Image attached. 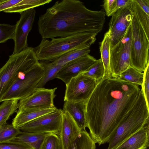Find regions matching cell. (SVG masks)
Masks as SVG:
<instances>
[{
	"instance_id": "cell-22",
	"label": "cell",
	"mask_w": 149,
	"mask_h": 149,
	"mask_svg": "<svg viewBox=\"0 0 149 149\" xmlns=\"http://www.w3.org/2000/svg\"><path fill=\"white\" fill-rule=\"evenodd\" d=\"M90 47L70 51L53 60L51 62L63 66L68 63L84 56L90 52Z\"/></svg>"
},
{
	"instance_id": "cell-11",
	"label": "cell",
	"mask_w": 149,
	"mask_h": 149,
	"mask_svg": "<svg viewBox=\"0 0 149 149\" xmlns=\"http://www.w3.org/2000/svg\"><path fill=\"white\" fill-rule=\"evenodd\" d=\"M130 7L121 8L111 16L108 30L110 32V49L120 41L131 24L132 13Z\"/></svg>"
},
{
	"instance_id": "cell-27",
	"label": "cell",
	"mask_w": 149,
	"mask_h": 149,
	"mask_svg": "<svg viewBox=\"0 0 149 149\" xmlns=\"http://www.w3.org/2000/svg\"><path fill=\"white\" fill-rule=\"evenodd\" d=\"M143 77V72L130 66L122 73L118 79L141 86Z\"/></svg>"
},
{
	"instance_id": "cell-34",
	"label": "cell",
	"mask_w": 149,
	"mask_h": 149,
	"mask_svg": "<svg viewBox=\"0 0 149 149\" xmlns=\"http://www.w3.org/2000/svg\"><path fill=\"white\" fill-rule=\"evenodd\" d=\"M102 6L105 15L108 17L111 16L116 12V0H104Z\"/></svg>"
},
{
	"instance_id": "cell-36",
	"label": "cell",
	"mask_w": 149,
	"mask_h": 149,
	"mask_svg": "<svg viewBox=\"0 0 149 149\" xmlns=\"http://www.w3.org/2000/svg\"><path fill=\"white\" fill-rule=\"evenodd\" d=\"M133 0H116V10L123 8H129L132 4Z\"/></svg>"
},
{
	"instance_id": "cell-8",
	"label": "cell",
	"mask_w": 149,
	"mask_h": 149,
	"mask_svg": "<svg viewBox=\"0 0 149 149\" xmlns=\"http://www.w3.org/2000/svg\"><path fill=\"white\" fill-rule=\"evenodd\" d=\"M44 72L39 62L22 79H17L2 98L1 102L10 100H20L27 97L37 88Z\"/></svg>"
},
{
	"instance_id": "cell-31",
	"label": "cell",
	"mask_w": 149,
	"mask_h": 149,
	"mask_svg": "<svg viewBox=\"0 0 149 149\" xmlns=\"http://www.w3.org/2000/svg\"><path fill=\"white\" fill-rule=\"evenodd\" d=\"M15 29V25L0 24V43L13 39Z\"/></svg>"
},
{
	"instance_id": "cell-18",
	"label": "cell",
	"mask_w": 149,
	"mask_h": 149,
	"mask_svg": "<svg viewBox=\"0 0 149 149\" xmlns=\"http://www.w3.org/2000/svg\"><path fill=\"white\" fill-rule=\"evenodd\" d=\"M86 102L65 101L63 112L68 113L82 130L86 127L85 110Z\"/></svg>"
},
{
	"instance_id": "cell-3",
	"label": "cell",
	"mask_w": 149,
	"mask_h": 149,
	"mask_svg": "<svg viewBox=\"0 0 149 149\" xmlns=\"http://www.w3.org/2000/svg\"><path fill=\"white\" fill-rule=\"evenodd\" d=\"M97 34L82 33L51 40L42 39L33 49L39 61H51L70 51L90 47L95 42Z\"/></svg>"
},
{
	"instance_id": "cell-28",
	"label": "cell",
	"mask_w": 149,
	"mask_h": 149,
	"mask_svg": "<svg viewBox=\"0 0 149 149\" xmlns=\"http://www.w3.org/2000/svg\"><path fill=\"white\" fill-rule=\"evenodd\" d=\"M104 73V69L102 62L100 58L96 60L85 72L83 74L95 79L98 82L102 78Z\"/></svg>"
},
{
	"instance_id": "cell-19",
	"label": "cell",
	"mask_w": 149,
	"mask_h": 149,
	"mask_svg": "<svg viewBox=\"0 0 149 149\" xmlns=\"http://www.w3.org/2000/svg\"><path fill=\"white\" fill-rule=\"evenodd\" d=\"M50 133H36L22 132L12 140L26 144L33 149H40L46 136Z\"/></svg>"
},
{
	"instance_id": "cell-10",
	"label": "cell",
	"mask_w": 149,
	"mask_h": 149,
	"mask_svg": "<svg viewBox=\"0 0 149 149\" xmlns=\"http://www.w3.org/2000/svg\"><path fill=\"white\" fill-rule=\"evenodd\" d=\"M63 111L61 109L43 115L26 123L20 128L22 132L36 133H52L58 136Z\"/></svg>"
},
{
	"instance_id": "cell-4",
	"label": "cell",
	"mask_w": 149,
	"mask_h": 149,
	"mask_svg": "<svg viewBox=\"0 0 149 149\" xmlns=\"http://www.w3.org/2000/svg\"><path fill=\"white\" fill-rule=\"evenodd\" d=\"M148 124L149 108L143 94L111 135L107 149H115Z\"/></svg>"
},
{
	"instance_id": "cell-1",
	"label": "cell",
	"mask_w": 149,
	"mask_h": 149,
	"mask_svg": "<svg viewBox=\"0 0 149 149\" xmlns=\"http://www.w3.org/2000/svg\"><path fill=\"white\" fill-rule=\"evenodd\" d=\"M143 94L139 86L118 78L102 79L86 102V127L95 143H107Z\"/></svg>"
},
{
	"instance_id": "cell-37",
	"label": "cell",
	"mask_w": 149,
	"mask_h": 149,
	"mask_svg": "<svg viewBox=\"0 0 149 149\" xmlns=\"http://www.w3.org/2000/svg\"><path fill=\"white\" fill-rule=\"evenodd\" d=\"M140 7L149 15V0H136Z\"/></svg>"
},
{
	"instance_id": "cell-9",
	"label": "cell",
	"mask_w": 149,
	"mask_h": 149,
	"mask_svg": "<svg viewBox=\"0 0 149 149\" xmlns=\"http://www.w3.org/2000/svg\"><path fill=\"white\" fill-rule=\"evenodd\" d=\"M97 82L81 73L72 78L66 85L64 101L86 102L94 91Z\"/></svg>"
},
{
	"instance_id": "cell-20",
	"label": "cell",
	"mask_w": 149,
	"mask_h": 149,
	"mask_svg": "<svg viewBox=\"0 0 149 149\" xmlns=\"http://www.w3.org/2000/svg\"><path fill=\"white\" fill-rule=\"evenodd\" d=\"M110 32L108 30L104 34L102 41L100 43L101 58L102 62L104 73L102 79L112 77L110 68Z\"/></svg>"
},
{
	"instance_id": "cell-17",
	"label": "cell",
	"mask_w": 149,
	"mask_h": 149,
	"mask_svg": "<svg viewBox=\"0 0 149 149\" xmlns=\"http://www.w3.org/2000/svg\"><path fill=\"white\" fill-rule=\"evenodd\" d=\"M57 109L56 107L44 109L19 108L17 114L13 119L12 125L15 128L20 129L28 122Z\"/></svg>"
},
{
	"instance_id": "cell-38",
	"label": "cell",
	"mask_w": 149,
	"mask_h": 149,
	"mask_svg": "<svg viewBox=\"0 0 149 149\" xmlns=\"http://www.w3.org/2000/svg\"><path fill=\"white\" fill-rule=\"evenodd\" d=\"M59 149H63V148L61 146V143H60V146Z\"/></svg>"
},
{
	"instance_id": "cell-25",
	"label": "cell",
	"mask_w": 149,
	"mask_h": 149,
	"mask_svg": "<svg viewBox=\"0 0 149 149\" xmlns=\"http://www.w3.org/2000/svg\"><path fill=\"white\" fill-rule=\"evenodd\" d=\"M18 102L17 100H7L0 105V127L6 125L10 116L17 111Z\"/></svg>"
},
{
	"instance_id": "cell-30",
	"label": "cell",
	"mask_w": 149,
	"mask_h": 149,
	"mask_svg": "<svg viewBox=\"0 0 149 149\" xmlns=\"http://www.w3.org/2000/svg\"><path fill=\"white\" fill-rule=\"evenodd\" d=\"M60 141L59 136L50 133L44 139L40 149H59Z\"/></svg>"
},
{
	"instance_id": "cell-23",
	"label": "cell",
	"mask_w": 149,
	"mask_h": 149,
	"mask_svg": "<svg viewBox=\"0 0 149 149\" xmlns=\"http://www.w3.org/2000/svg\"><path fill=\"white\" fill-rule=\"evenodd\" d=\"M52 0H21L13 7L3 11L6 13H18L20 14L26 10L48 3Z\"/></svg>"
},
{
	"instance_id": "cell-33",
	"label": "cell",
	"mask_w": 149,
	"mask_h": 149,
	"mask_svg": "<svg viewBox=\"0 0 149 149\" xmlns=\"http://www.w3.org/2000/svg\"><path fill=\"white\" fill-rule=\"evenodd\" d=\"M0 149H33L29 145L11 140L0 143Z\"/></svg>"
},
{
	"instance_id": "cell-2",
	"label": "cell",
	"mask_w": 149,
	"mask_h": 149,
	"mask_svg": "<svg viewBox=\"0 0 149 149\" xmlns=\"http://www.w3.org/2000/svg\"><path fill=\"white\" fill-rule=\"evenodd\" d=\"M105 12L91 10L78 0L56 1L39 17V33L42 39L64 37L82 33L98 34L105 22Z\"/></svg>"
},
{
	"instance_id": "cell-12",
	"label": "cell",
	"mask_w": 149,
	"mask_h": 149,
	"mask_svg": "<svg viewBox=\"0 0 149 149\" xmlns=\"http://www.w3.org/2000/svg\"><path fill=\"white\" fill-rule=\"evenodd\" d=\"M36 13L34 9L32 8L20 13V19L15 25L13 54L18 53L28 47L27 37L32 28Z\"/></svg>"
},
{
	"instance_id": "cell-7",
	"label": "cell",
	"mask_w": 149,
	"mask_h": 149,
	"mask_svg": "<svg viewBox=\"0 0 149 149\" xmlns=\"http://www.w3.org/2000/svg\"><path fill=\"white\" fill-rule=\"evenodd\" d=\"M132 41L131 24L120 41L110 49V68L111 77L117 78L130 66Z\"/></svg>"
},
{
	"instance_id": "cell-6",
	"label": "cell",
	"mask_w": 149,
	"mask_h": 149,
	"mask_svg": "<svg viewBox=\"0 0 149 149\" xmlns=\"http://www.w3.org/2000/svg\"><path fill=\"white\" fill-rule=\"evenodd\" d=\"M131 26L132 41L130 66L143 72L149 63V39L132 13Z\"/></svg>"
},
{
	"instance_id": "cell-39",
	"label": "cell",
	"mask_w": 149,
	"mask_h": 149,
	"mask_svg": "<svg viewBox=\"0 0 149 149\" xmlns=\"http://www.w3.org/2000/svg\"><path fill=\"white\" fill-rule=\"evenodd\" d=\"M2 127H0V130H1V128Z\"/></svg>"
},
{
	"instance_id": "cell-26",
	"label": "cell",
	"mask_w": 149,
	"mask_h": 149,
	"mask_svg": "<svg viewBox=\"0 0 149 149\" xmlns=\"http://www.w3.org/2000/svg\"><path fill=\"white\" fill-rule=\"evenodd\" d=\"M130 9L143 29L147 37L149 39V15L140 7L136 0H133Z\"/></svg>"
},
{
	"instance_id": "cell-35",
	"label": "cell",
	"mask_w": 149,
	"mask_h": 149,
	"mask_svg": "<svg viewBox=\"0 0 149 149\" xmlns=\"http://www.w3.org/2000/svg\"><path fill=\"white\" fill-rule=\"evenodd\" d=\"M21 0H0V12L7 9L20 2Z\"/></svg>"
},
{
	"instance_id": "cell-16",
	"label": "cell",
	"mask_w": 149,
	"mask_h": 149,
	"mask_svg": "<svg viewBox=\"0 0 149 149\" xmlns=\"http://www.w3.org/2000/svg\"><path fill=\"white\" fill-rule=\"evenodd\" d=\"M149 146V124H148L114 149H146Z\"/></svg>"
},
{
	"instance_id": "cell-24",
	"label": "cell",
	"mask_w": 149,
	"mask_h": 149,
	"mask_svg": "<svg viewBox=\"0 0 149 149\" xmlns=\"http://www.w3.org/2000/svg\"><path fill=\"white\" fill-rule=\"evenodd\" d=\"M95 143L85 130H82L68 149H95Z\"/></svg>"
},
{
	"instance_id": "cell-32",
	"label": "cell",
	"mask_w": 149,
	"mask_h": 149,
	"mask_svg": "<svg viewBox=\"0 0 149 149\" xmlns=\"http://www.w3.org/2000/svg\"><path fill=\"white\" fill-rule=\"evenodd\" d=\"M149 63L147 65L143 72V81L141 89L143 92L147 106L149 108Z\"/></svg>"
},
{
	"instance_id": "cell-14",
	"label": "cell",
	"mask_w": 149,
	"mask_h": 149,
	"mask_svg": "<svg viewBox=\"0 0 149 149\" xmlns=\"http://www.w3.org/2000/svg\"><path fill=\"white\" fill-rule=\"evenodd\" d=\"M96 60L88 54L71 61L62 67L56 78L61 79L66 85L72 78L85 72Z\"/></svg>"
},
{
	"instance_id": "cell-15",
	"label": "cell",
	"mask_w": 149,
	"mask_h": 149,
	"mask_svg": "<svg viewBox=\"0 0 149 149\" xmlns=\"http://www.w3.org/2000/svg\"><path fill=\"white\" fill-rule=\"evenodd\" d=\"M81 131L70 116L67 113L63 112L59 135L63 149H68Z\"/></svg>"
},
{
	"instance_id": "cell-5",
	"label": "cell",
	"mask_w": 149,
	"mask_h": 149,
	"mask_svg": "<svg viewBox=\"0 0 149 149\" xmlns=\"http://www.w3.org/2000/svg\"><path fill=\"white\" fill-rule=\"evenodd\" d=\"M39 63L33 48L28 47L10 55L5 65L0 68V103L4 95L21 72L27 73Z\"/></svg>"
},
{
	"instance_id": "cell-13",
	"label": "cell",
	"mask_w": 149,
	"mask_h": 149,
	"mask_svg": "<svg viewBox=\"0 0 149 149\" xmlns=\"http://www.w3.org/2000/svg\"><path fill=\"white\" fill-rule=\"evenodd\" d=\"M56 87L52 89L37 88L29 96L19 101L18 108L44 109L55 107L54 99Z\"/></svg>"
},
{
	"instance_id": "cell-21",
	"label": "cell",
	"mask_w": 149,
	"mask_h": 149,
	"mask_svg": "<svg viewBox=\"0 0 149 149\" xmlns=\"http://www.w3.org/2000/svg\"><path fill=\"white\" fill-rule=\"evenodd\" d=\"M44 72L39 82L37 88H43L48 81L56 78V75L63 66L56 65L47 61H40Z\"/></svg>"
},
{
	"instance_id": "cell-29",
	"label": "cell",
	"mask_w": 149,
	"mask_h": 149,
	"mask_svg": "<svg viewBox=\"0 0 149 149\" xmlns=\"http://www.w3.org/2000/svg\"><path fill=\"white\" fill-rule=\"evenodd\" d=\"M19 129L15 128L11 125H6L0 130V143L11 141L22 132Z\"/></svg>"
}]
</instances>
